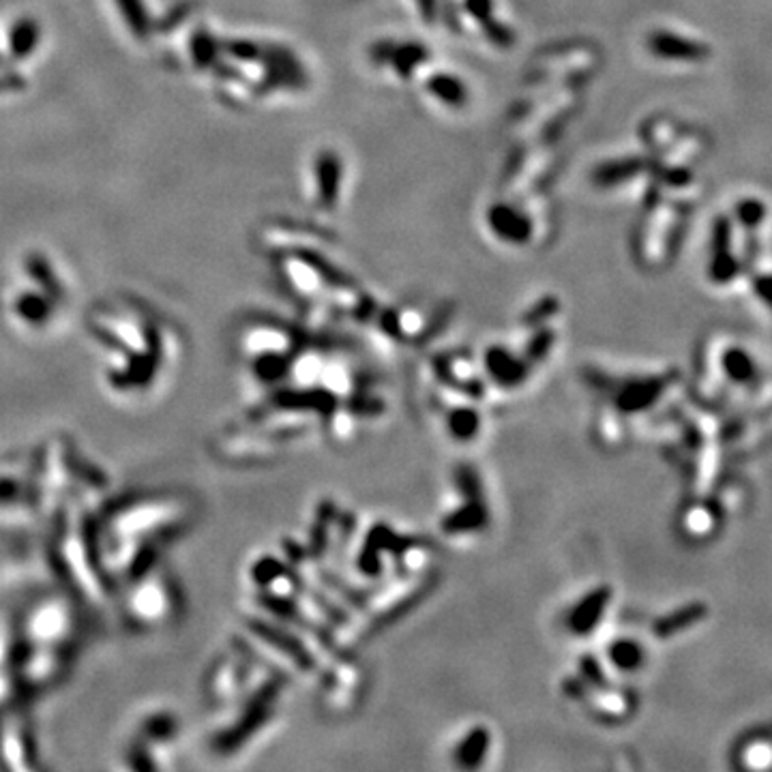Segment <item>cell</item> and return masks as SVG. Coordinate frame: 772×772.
Returning <instances> with one entry per match:
<instances>
[{
  "mask_svg": "<svg viewBox=\"0 0 772 772\" xmlns=\"http://www.w3.org/2000/svg\"><path fill=\"white\" fill-rule=\"evenodd\" d=\"M758 288H760L761 296H766L768 301H772V277H764V280H760Z\"/></svg>",
  "mask_w": 772,
  "mask_h": 772,
  "instance_id": "18",
  "label": "cell"
},
{
  "mask_svg": "<svg viewBox=\"0 0 772 772\" xmlns=\"http://www.w3.org/2000/svg\"><path fill=\"white\" fill-rule=\"evenodd\" d=\"M7 691H9V684H7V681H4L3 672H0V702H3V697L7 695Z\"/></svg>",
  "mask_w": 772,
  "mask_h": 772,
  "instance_id": "19",
  "label": "cell"
},
{
  "mask_svg": "<svg viewBox=\"0 0 772 772\" xmlns=\"http://www.w3.org/2000/svg\"><path fill=\"white\" fill-rule=\"evenodd\" d=\"M26 269H28L30 277H33V280L37 281L39 286L43 288V290L48 292V295L51 298H60V295H63V288H60L59 280H56V277H54V271H51V266L48 264V262L43 260V256H39V254L28 256V262H26Z\"/></svg>",
  "mask_w": 772,
  "mask_h": 772,
  "instance_id": "10",
  "label": "cell"
},
{
  "mask_svg": "<svg viewBox=\"0 0 772 772\" xmlns=\"http://www.w3.org/2000/svg\"><path fill=\"white\" fill-rule=\"evenodd\" d=\"M389 59L401 77H410L416 67L427 59V51L421 45H401V48H393Z\"/></svg>",
  "mask_w": 772,
  "mask_h": 772,
  "instance_id": "11",
  "label": "cell"
},
{
  "mask_svg": "<svg viewBox=\"0 0 772 772\" xmlns=\"http://www.w3.org/2000/svg\"><path fill=\"white\" fill-rule=\"evenodd\" d=\"M116 4L121 7V12L125 15L129 28L133 30V35H136L138 39H146L148 35H151L153 26L142 0H116Z\"/></svg>",
  "mask_w": 772,
  "mask_h": 772,
  "instance_id": "9",
  "label": "cell"
},
{
  "mask_svg": "<svg viewBox=\"0 0 772 772\" xmlns=\"http://www.w3.org/2000/svg\"><path fill=\"white\" fill-rule=\"evenodd\" d=\"M24 648L20 658L22 682L43 689L65 666L67 648L74 637V616L59 596L41 599L30 607L22 625Z\"/></svg>",
  "mask_w": 772,
  "mask_h": 772,
  "instance_id": "1",
  "label": "cell"
},
{
  "mask_svg": "<svg viewBox=\"0 0 772 772\" xmlns=\"http://www.w3.org/2000/svg\"><path fill=\"white\" fill-rule=\"evenodd\" d=\"M24 77L18 74H12V71H3L0 74V92H7V91H20L24 89Z\"/></svg>",
  "mask_w": 772,
  "mask_h": 772,
  "instance_id": "16",
  "label": "cell"
},
{
  "mask_svg": "<svg viewBox=\"0 0 772 772\" xmlns=\"http://www.w3.org/2000/svg\"><path fill=\"white\" fill-rule=\"evenodd\" d=\"M15 311L24 318L26 322L39 324L50 316V303L48 298L41 295H24L15 303Z\"/></svg>",
  "mask_w": 772,
  "mask_h": 772,
  "instance_id": "12",
  "label": "cell"
},
{
  "mask_svg": "<svg viewBox=\"0 0 772 772\" xmlns=\"http://www.w3.org/2000/svg\"><path fill=\"white\" fill-rule=\"evenodd\" d=\"M766 213H768V210H766V204L755 198H746L736 206V219H738L740 225H744V228H758L761 221L766 219Z\"/></svg>",
  "mask_w": 772,
  "mask_h": 772,
  "instance_id": "14",
  "label": "cell"
},
{
  "mask_svg": "<svg viewBox=\"0 0 772 772\" xmlns=\"http://www.w3.org/2000/svg\"><path fill=\"white\" fill-rule=\"evenodd\" d=\"M41 28L39 22L33 18H24L20 22L13 24L12 33H9V54L13 60L28 59L33 54L35 48L39 45Z\"/></svg>",
  "mask_w": 772,
  "mask_h": 772,
  "instance_id": "5",
  "label": "cell"
},
{
  "mask_svg": "<svg viewBox=\"0 0 772 772\" xmlns=\"http://www.w3.org/2000/svg\"><path fill=\"white\" fill-rule=\"evenodd\" d=\"M419 4H421V12H423L427 22H434V13H436L434 0H419Z\"/></svg>",
  "mask_w": 772,
  "mask_h": 772,
  "instance_id": "17",
  "label": "cell"
},
{
  "mask_svg": "<svg viewBox=\"0 0 772 772\" xmlns=\"http://www.w3.org/2000/svg\"><path fill=\"white\" fill-rule=\"evenodd\" d=\"M642 168H643V161H640V159H622V161H611V163H607V166L596 169L595 180L599 185H603V187H610V185L622 183V180L640 174Z\"/></svg>",
  "mask_w": 772,
  "mask_h": 772,
  "instance_id": "8",
  "label": "cell"
},
{
  "mask_svg": "<svg viewBox=\"0 0 772 772\" xmlns=\"http://www.w3.org/2000/svg\"><path fill=\"white\" fill-rule=\"evenodd\" d=\"M339 178H342L339 159L335 157V153H322V157L318 159V187H320V202L324 209H333V204L337 202Z\"/></svg>",
  "mask_w": 772,
  "mask_h": 772,
  "instance_id": "6",
  "label": "cell"
},
{
  "mask_svg": "<svg viewBox=\"0 0 772 772\" xmlns=\"http://www.w3.org/2000/svg\"><path fill=\"white\" fill-rule=\"evenodd\" d=\"M648 50L658 59L666 60H681V63H702L710 56L708 45L699 43V41L678 37L674 33L666 30H657L648 37Z\"/></svg>",
  "mask_w": 772,
  "mask_h": 772,
  "instance_id": "3",
  "label": "cell"
},
{
  "mask_svg": "<svg viewBox=\"0 0 772 772\" xmlns=\"http://www.w3.org/2000/svg\"><path fill=\"white\" fill-rule=\"evenodd\" d=\"M489 225L507 243H526L532 236V224L508 204H496L489 210Z\"/></svg>",
  "mask_w": 772,
  "mask_h": 772,
  "instance_id": "4",
  "label": "cell"
},
{
  "mask_svg": "<svg viewBox=\"0 0 772 772\" xmlns=\"http://www.w3.org/2000/svg\"><path fill=\"white\" fill-rule=\"evenodd\" d=\"M192 51H193L195 65L202 67V69L204 67L209 69V67L215 63V59H217V43H215V39L210 37L209 33L198 30L195 37L192 39Z\"/></svg>",
  "mask_w": 772,
  "mask_h": 772,
  "instance_id": "13",
  "label": "cell"
},
{
  "mask_svg": "<svg viewBox=\"0 0 772 772\" xmlns=\"http://www.w3.org/2000/svg\"><path fill=\"white\" fill-rule=\"evenodd\" d=\"M427 91L431 92V95H436L437 99L445 101L446 106L453 107H460L463 106V101H466V89L461 86L460 80H455L453 75H434L429 82H427Z\"/></svg>",
  "mask_w": 772,
  "mask_h": 772,
  "instance_id": "7",
  "label": "cell"
},
{
  "mask_svg": "<svg viewBox=\"0 0 772 772\" xmlns=\"http://www.w3.org/2000/svg\"><path fill=\"white\" fill-rule=\"evenodd\" d=\"M129 620L142 626H157L174 614L172 588L161 575L142 579L127 596Z\"/></svg>",
  "mask_w": 772,
  "mask_h": 772,
  "instance_id": "2",
  "label": "cell"
},
{
  "mask_svg": "<svg viewBox=\"0 0 772 772\" xmlns=\"http://www.w3.org/2000/svg\"><path fill=\"white\" fill-rule=\"evenodd\" d=\"M738 272V262L732 256V251H714L713 264H710V275L714 281H729Z\"/></svg>",
  "mask_w": 772,
  "mask_h": 772,
  "instance_id": "15",
  "label": "cell"
}]
</instances>
